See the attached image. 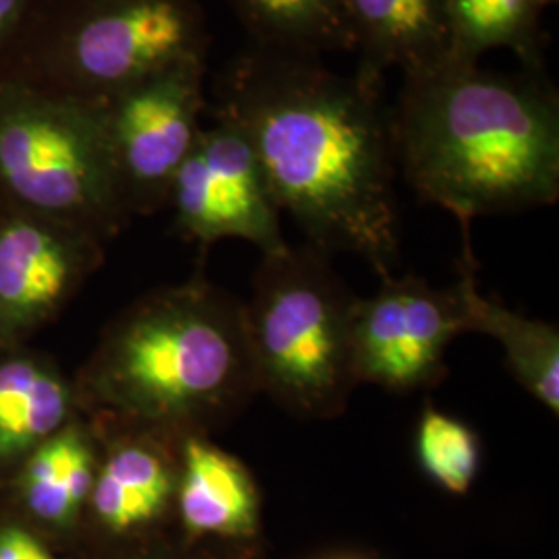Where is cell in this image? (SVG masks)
Masks as SVG:
<instances>
[{
	"label": "cell",
	"instance_id": "d6986e66",
	"mask_svg": "<svg viewBox=\"0 0 559 559\" xmlns=\"http://www.w3.org/2000/svg\"><path fill=\"white\" fill-rule=\"evenodd\" d=\"M415 454L423 475L450 496H466L479 475L477 431L429 404L420 413Z\"/></svg>",
	"mask_w": 559,
	"mask_h": 559
},
{
	"label": "cell",
	"instance_id": "8fae6325",
	"mask_svg": "<svg viewBox=\"0 0 559 559\" xmlns=\"http://www.w3.org/2000/svg\"><path fill=\"white\" fill-rule=\"evenodd\" d=\"M98 462L90 508L112 537H135L175 510L182 438L119 427Z\"/></svg>",
	"mask_w": 559,
	"mask_h": 559
},
{
	"label": "cell",
	"instance_id": "3957f363",
	"mask_svg": "<svg viewBox=\"0 0 559 559\" xmlns=\"http://www.w3.org/2000/svg\"><path fill=\"white\" fill-rule=\"evenodd\" d=\"M87 385L117 427L207 436L260 394L242 300L205 278L141 300L104 338Z\"/></svg>",
	"mask_w": 559,
	"mask_h": 559
},
{
	"label": "cell",
	"instance_id": "52a82bcc",
	"mask_svg": "<svg viewBox=\"0 0 559 559\" xmlns=\"http://www.w3.org/2000/svg\"><path fill=\"white\" fill-rule=\"evenodd\" d=\"M205 59L140 81L106 104V138L127 214L168 203L173 180L200 138L207 108Z\"/></svg>",
	"mask_w": 559,
	"mask_h": 559
},
{
	"label": "cell",
	"instance_id": "6da1fadb",
	"mask_svg": "<svg viewBox=\"0 0 559 559\" xmlns=\"http://www.w3.org/2000/svg\"><path fill=\"white\" fill-rule=\"evenodd\" d=\"M214 96V120L245 133L280 212L309 245L359 255L380 278L394 274L399 160L383 78L251 46L224 69Z\"/></svg>",
	"mask_w": 559,
	"mask_h": 559
},
{
	"label": "cell",
	"instance_id": "ba28073f",
	"mask_svg": "<svg viewBox=\"0 0 559 559\" xmlns=\"http://www.w3.org/2000/svg\"><path fill=\"white\" fill-rule=\"evenodd\" d=\"M380 280L376 295L355 302V380L396 394L438 388L448 376L445 350L464 334L456 286L394 274Z\"/></svg>",
	"mask_w": 559,
	"mask_h": 559
},
{
	"label": "cell",
	"instance_id": "ac0fdd59",
	"mask_svg": "<svg viewBox=\"0 0 559 559\" xmlns=\"http://www.w3.org/2000/svg\"><path fill=\"white\" fill-rule=\"evenodd\" d=\"M98 462L96 448L81 427L60 429L25 464L23 496L29 510L46 522H71L90 501Z\"/></svg>",
	"mask_w": 559,
	"mask_h": 559
},
{
	"label": "cell",
	"instance_id": "9c48e42d",
	"mask_svg": "<svg viewBox=\"0 0 559 559\" xmlns=\"http://www.w3.org/2000/svg\"><path fill=\"white\" fill-rule=\"evenodd\" d=\"M168 203L180 235L201 247L239 239L265 255L288 245L260 158L239 127L226 120L201 129L173 180Z\"/></svg>",
	"mask_w": 559,
	"mask_h": 559
},
{
	"label": "cell",
	"instance_id": "8992f818",
	"mask_svg": "<svg viewBox=\"0 0 559 559\" xmlns=\"http://www.w3.org/2000/svg\"><path fill=\"white\" fill-rule=\"evenodd\" d=\"M207 48L198 0H44L0 73L108 100Z\"/></svg>",
	"mask_w": 559,
	"mask_h": 559
},
{
	"label": "cell",
	"instance_id": "603a6c76",
	"mask_svg": "<svg viewBox=\"0 0 559 559\" xmlns=\"http://www.w3.org/2000/svg\"><path fill=\"white\" fill-rule=\"evenodd\" d=\"M543 9H547V7H551V4H558L559 0H537Z\"/></svg>",
	"mask_w": 559,
	"mask_h": 559
},
{
	"label": "cell",
	"instance_id": "7402d4cb",
	"mask_svg": "<svg viewBox=\"0 0 559 559\" xmlns=\"http://www.w3.org/2000/svg\"><path fill=\"white\" fill-rule=\"evenodd\" d=\"M0 559H55L48 549L21 528L0 531Z\"/></svg>",
	"mask_w": 559,
	"mask_h": 559
},
{
	"label": "cell",
	"instance_id": "5bb4252c",
	"mask_svg": "<svg viewBox=\"0 0 559 559\" xmlns=\"http://www.w3.org/2000/svg\"><path fill=\"white\" fill-rule=\"evenodd\" d=\"M359 52L360 71L383 78L423 71L452 57L441 0H336Z\"/></svg>",
	"mask_w": 559,
	"mask_h": 559
},
{
	"label": "cell",
	"instance_id": "30bf717a",
	"mask_svg": "<svg viewBox=\"0 0 559 559\" xmlns=\"http://www.w3.org/2000/svg\"><path fill=\"white\" fill-rule=\"evenodd\" d=\"M100 242L78 226L0 205V330L50 318L100 263Z\"/></svg>",
	"mask_w": 559,
	"mask_h": 559
},
{
	"label": "cell",
	"instance_id": "4fadbf2b",
	"mask_svg": "<svg viewBox=\"0 0 559 559\" xmlns=\"http://www.w3.org/2000/svg\"><path fill=\"white\" fill-rule=\"evenodd\" d=\"M462 258L459 261V293L464 332H479L500 342L506 365L514 380L559 415V330L547 321L533 320L508 309L503 302L483 297L477 284L479 263L471 249V228H462Z\"/></svg>",
	"mask_w": 559,
	"mask_h": 559
},
{
	"label": "cell",
	"instance_id": "ffe728a7",
	"mask_svg": "<svg viewBox=\"0 0 559 559\" xmlns=\"http://www.w3.org/2000/svg\"><path fill=\"white\" fill-rule=\"evenodd\" d=\"M44 0H0V71L17 50Z\"/></svg>",
	"mask_w": 559,
	"mask_h": 559
},
{
	"label": "cell",
	"instance_id": "7c38bea8",
	"mask_svg": "<svg viewBox=\"0 0 559 559\" xmlns=\"http://www.w3.org/2000/svg\"><path fill=\"white\" fill-rule=\"evenodd\" d=\"M175 514L189 540L261 545V493L249 466L207 436L180 441Z\"/></svg>",
	"mask_w": 559,
	"mask_h": 559
},
{
	"label": "cell",
	"instance_id": "5b68a950",
	"mask_svg": "<svg viewBox=\"0 0 559 559\" xmlns=\"http://www.w3.org/2000/svg\"><path fill=\"white\" fill-rule=\"evenodd\" d=\"M0 205L106 239L127 221L106 104L0 73Z\"/></svg>",
	"mask_w": 559,
	"mask_h": 559
},
{
	"label": "cell",
	"instance_id": "9a60e30c",
	"mask_svg": "<svg viewBox=\"0 0 559 559\" xmlns=\"http://www.w3.org/2000/svg\"><path fill=\"white\" fill-rule=\"evenodd\" d=\"M454 59L479 62L489 50H510L526 69H543L545 34L537 0H441Z\"/></svg>",
	"mask_w": 559,
	"mask_h": 559
},
{
	"label": "cell",
	"instance_id": "7a4b0ae2",
	"mask_svg": "<svg viewBox=\"0 0 559 559\" xmlns=\"http://www.w3.org/2000/svg\"><path fill=\"white\" fill-rule=\"evenodd\" d=\"M392 129L406 182L460 228L558 201L559 94L545 67L498 73L448 57L406 73Z\"/></svg>",
	"mask_w": 559,
	"mask_h": 559
},
{
	"label": "cell",
	"instance_id": "e0dca14e",
	"mask_svg": "<svg viewBox=\"0 0 559 559\" xmlns=\"http://www.w3.org/2000/svg\"><path fill=\"white\" fill-rule=\"evenodd\" d=\"M251 46L305 57L355 52L336 0H228Z\"/></svg>",
	"mask_w": 559,
	"mask_h": 559
},
{
	"label": "cell",
	"instance_id": "277c9868",
	"mask_svg": "<svg viewBox=\"0 0 559 559\" xmlns=\"http://www.w3.org/2000/svg\"><path fill=\"white\" fill-rule=\"evenodd\" d=\"M357 295L332 255L305 242L261 255L245 328L260 394L297 419L340 417L355 388L353 316Z\"/></svg>",
	"mask_w": 559,
	"mask_h": 559
},
{
	"label": "cell",
	"instance_id": "44dd1931",
	"mask_svg": "<svg viewBox=\"0 0 559 559\" xmlns=\"http://www.w3.org/2000/svg\"><path fill=\"white\" fill-rule=\"evenodd\" d=\"M133 559H261V545H233V543H218V540L185 539L180 549L150 551L145 556Z\"/></svg>",
	"mask_w": 559,
	"mask_h": 559
},
{
	"label": "cell",
	"instance_id": "cb8c5ba5",
	"mask_svg": "<svg viewBox=\"0 0 559 559\" xmlns=\"http://www.w3.org/2000/svg\"><path fill=\"white\" fill-rule=\"evenodd\" d=\"M330 559H362V558H357V556H338V558H330Z\"/></svg>",
	"mask_w": 559,
	"mask_h": 559
},
{
	"label": "cell",
	"instance_id": "2e32d148",
	"mask_svg": "<svg viewBox=\"0 0 559 559\" xmlns=\"http://www.w3.org/2000/svg\"><path fill=\"white\" fill-rule=\"evenodd\" d=\"M71 394L36 360L0 365V460L17 459L64 429Z\"/></svg>",
	"mask_w": 559,
	"mask_h": 559
}]
</instances>
